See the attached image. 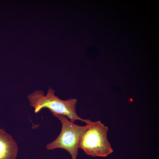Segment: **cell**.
Returning a JSON list of instances; mask_svg holds the SVG:
<instances>
[{"instance_id": "obj_1", "label": "cell", "mask_w": 159, "mask_h": 159, "mask_svg": "<svg viewBox=\"0 0 159 159\" xmlns=\"http://www.w3.org/2000/svg\"><path fill=\"white\" fill-rule=\"evenodd\" d=\"M55 91L51 87L49 88L45 95L42 90H36L27 96L29 105L34 107L35 113L39 112L42 108H48L52 113L61 114L67 116L70 121L74 123L76 120L90 124L92 121L89 119L82 118L77 115L76 107L77 100L74 98L62 100L55 95Z\"/></svg>"}, {"instance_id": "obj_2", "label": "cell", "mask_w": 159, "mask_h": 159, "mask_svg": "<svg viewBox=\"0 0 159 159\" xmlns=\"http://www.w3.org/2000/svg\"><path fill=\"white\" fill-rule=\"evenodd\" d=\"M108 127L100 121L92 122L82 135L79 148L93 157H105L113 151L107 138Z\"/></svg>"}, {"instance_id": "obj_3", "label": "cell", "mask_w": 159, "mask_h": 159, "mask_svg": "<svg viewBox=\"0 0 159 159\" xmlns=\"http://www.w3.org/2000/svg\"><path fill=\"white\" fill-rule=\"evenodd\" d=\"M52 114L61 121L62 128L57 138L46 145L47 149L49 150L57 148L64 149L71 154L72 159H77L81 136L90 127L91 123L80 126L71 122L64 115Z\"/></svg>"}, {"instance_id": "obj_4", "label": "cell", "mask_w": 159, "mask_h": 159, "mask_svg": "<svg viewBox=\"0 0 159 159\" xmlns=\"http://www.w3.org/2000/svg\"><path fill=\"white\" fill-rule=\"evenodd\" d=\"M18 149L17 143L12 136L0 129V159H16Z\"/></svg>"}]
</instances>
